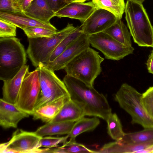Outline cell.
Returning a JSON list of instances; mask_svg holds the SVG:
<instances>
[{
	"instance_id": "obj_1",
	"label": "cell",
	"mask_w": 153,
	"mask_h": 153,
	"mask_svg": "<svg viewBox=\"0 0 153 153\" xmlns=\"http://www.w3.org/2000/svg\"><path fill=\"white\" fill-rule=\"evenodd\" d=\"M72 100L81 105L86 116H94L106 121L111 113L107 98L94 87L89 86L81 80L66 75L63 79Z\"/></svg>"
},
{
	"instance_id": "obj_2",
	"label": "cell",
	"mask_w": 153,
	"mask_h": 153,
	"mask_svg": "<svg viewBox=\"0 0 153 153\" xmlns=\"http://www.w3.org/2000/svg\"><path fill=\"white\" fill-rule=\"evenodd\" d=\"M125 19L134 41L139 46L153 47V27L142 4L127 0Z\"/></svg>"
},
{
	"instance_id": "obj_3",
	"label": "cell",
	"mask_w": 153,
	"mask_h": 153,
	"mask_svg": "<svg viewBox=\"0 0 153 153\" xmlns=\"http://www.w3.org/2000/svg\"><path fill=\"white\" fill-rule=\"evenodd\" d=\"M104 58L90 47L74 58L65 67L66 75L94 87V81L102 72L101 64Z\"/></svg>"
},
{
	"instance_id": "obj_4",
	"label": "cell",
	"mask_w": 153,
	"mask_h": 153,
	"mask_svg": "<svg viewBox=\"0 0 153 153\" xmlns=\"http://www.w3.org/2000/svg\"><path fill=\"white\" fill-rule=\"evenodd\" d=\"M27 52L20 40L15 37L0 38V79L12 78L27 62Z\"/></svg>"
},
{
	"instance_id": "obj_5",
	"label": "cell",
	"mask_w": 153,
	"mask_h": 153,
	"mask_svg": "<svg viewBox=\"0 0 153 153\" xmlns=\"http://www.w3.org/2000/svg\"><path fill=\"white\" fill-rule=\"evenodd\" d=\"M142 94L126 83L123 84L114 95L120 107L131 116L133 124L144 128L153 127V120L147 115L141 102Z\"/></svg>"
},
{
	"instance_id": "obj_6",
	"label": "cell",
	"mask_w": 153,
	"mask_h": 153,
	"mask_svg": "<svg viewBox=\"0 0 153 153\" xmlns=\"http://www.w3.org/2000/svg\"><path fill=\"white\" fill-rule=\"evenodd\" d=\"M76 28L73 24L68 23L65 27L52 36L28 38L29 44L26 52L33 65L36 68L40 63H47L55 48Z\"/></svg>"
},
{
	"instance_id": "obj_7",
	"label": "cell",
	"mask_w": 153,
	"mask_h": 153,
	"mask_svg": "<svg viewBox=\"0 0 153 153\" xmlns=\"http://www.w3.org/2000/svg\"><path fill=\"white\" fill-rule=\"evenodd\" d=\"M36 69L38 73L41 91L34 111L62 97H70L64 82L54 71L46 67L42 63H40Z\"/></svg>"
},
{
	"instance_id": "obj_8",
	"label": "cell",
	"mask_w": 153,
	"mask_h": 153,
	"mask_svg": "<svg viewBox=\"0 0 153 153\" xmlns=\"http://www.w3.org/2000/svg\"><path fill=\"white\" fill-rule=\"evenodd\" d=\"M42 137L35 132L18 129L8 142L0 145V152L3 153H44L39 143Z\"/></svg>"
},
{
	"instance_id": "obj_9",
	"label": "cell",
	"mask_w": 153,
	"mask_h": 153,
	"mask_svg": "<svg viewBox=\"0 0 153 153\" xmlns=\"http://www.w3.org/2000/svg\"><path fill=\"white\" fill-rule=\"evenodd\" d=\"M41 91L38 71H27L23 80L15 105L32 115Z\"/></svg>"
},
{
	"instance_id": "obj_10",
	"label": "cell",
	"mask_w": 153,
	"mask_h": 153,
	"mask_svg": "<svg viewBox=\"0 0 153 153\" xmlns=\"http://www.w3.org/2000/svg\"><path fill=\"white\" fill-rule=\"evenodd\" d=\"M88 40L90 45L108 59L119 60L132 54L134 50L132 46H125L103 32L89 36Z\"/></svg>"
},
{
	"instance_id": "obj_11",
	"label": "cell",
	"mask_w": 153,
	"mask_h": 153,
	"mask_svg": "<svg viewBox=\"0 0 153 153\" xmlns=\"http://www.w3.org/2000/svg\"><path fill=\"white\" fill-rule=\"evenodd\" d=\"M90 45L88 36L82 33L54 61L43 64L46 67L54 71L64 69L77 55L90 47Z\"/></svg>"
},
{
	"instance_id": "obj_12",
	"label": "cell",
	"mask_w": 153,
	"mask_h": 153,
	"mask_svg": "<svg viewBox=\"0 0 153 153\" xmlns=\"http://www.w3.org/2000/svg\"><path fill=\"white\" fill-rule=\"evenodd\" d=\"M118 19L105 10L97 8L81 25L83 33L88 36L103 32Z\"/></svg>"
},
{
	"instance_id": "obj_13",
	"label": "cell",
	"mask_w": 153,
	"mask_h": 153,
	"mask_svg": "<svg viewBox=\"0 0 153 153\" xmlns=\"http://www.w3.org/2000/svg\"><path fill=\"white\" fill-rule=\"evenodd\" d=\"M97 8L93 1L71 2L55 13L59 18L67 17L79 20L82 23Z\"/></svg>"
},
{
	"instance_id": "obj_14",
	"label": "cell",
	"mask_w": 153,
	"mask_h": 153,
	"mask_svg": "<svg viewBox=\"0 0 153 153\" xmlns=\"http://www.w3.org/2000/svg\"><path fill=\"white\" fill-rule=\"evenodd\" d=\"M30 115L15 105L0 100V125L4 129L16 128L19 122Z\"/></svg>"
},
{
	"instance_id": "obj_15",
	"label": "cell",
	"mask_w": 153,
	"mask_h": 153,
	"mask_svg": "<svg viewBox=\"0 0 153 153\" xmlns=\"http://www.w3.org/2000/svg\"><path fill=\"white\" fill-rule=\"evenodd\" d=\"M0 18L6 20L22 30L27 27H40L57 31L50 22H45L29 16L23 12L0 11Z\"/></svg>"
},
{
	"instance_id": "obj_16",
	"label": "cell",
	"mask_w": 153,
	"mask_h": 153,
	"mask_svg": "<svg viewBox=\"0 0 153 153\" xmlns=\"http://www.w3.org/2000/svg\"><path fill=\"white\" fill-rule=\"evenodd\" d=\"M29 69V65L26 64L12 78L3 81L1 99L3 100L15 105L23 80Z\"/></svg>"
},
{
	"instance_id": "obj_17",
	"label": "cell",
	"mask_w": 153,
	"mask_h": 153,
	"mask_svg": "<svg viewBox=\"0 0 153 153\" xmlns=\"http://www.w3.org/2000/svg\"><path fill=\"white\" fill-rule=\"evenodd\" d=\"M70 96L62 97L55 101L45 105L36 110L32 115L34 120H40L46 123L53 120L59 112Z\"/></svg>"
},
{
	"instance_id": "obj_18",
	"label": "cell",
	"mask_w": 153,
	"mask_h": 153,
	"mask_svg": "<svg viewBox=\"0 0 153 153\" xmlns=\"http://www.w3.org/2000/svg\"><path fill=\"white\" fill-rule=\"evenodd\" d=\"M86 116L82 106L70 99L66 102L57 116L51 122H76Z\"/></svg>"
},
{
	"instance_id": "obj_19",
	"label": "cell",
	"mask_w": 153,
	"mask_h": 153,
	"mask_svg": "<svg viewBox=\"0 0 153 153\" xmlns=\"http://www.w3.org/2000/svg\"><path fill=\"white\" fill-rule=\"evenodd\" d=\"M27 15L42 21L48 22L55 16L46 0H33L24 12Z\"/></svg>"
},
{
	"instance_id": "obj_20",
	"label": "cell",
	"mask_w": 153,
	"mask_h": 153,
	"mask_svg": "<svg viewBox=\"0 0 153 153\" xmlns=\"http://www.w3.org/2000/svg\"><path fill=\"white\" fill-rule=\"evenodd\" d=\"M153 146L149 144H130L120 143L117 141L105 144L95 153H141L143 150Z\"/></svg>"
},
{
	"instance_id": "obj_21",
	"label": "cell",
	"mask_w": 153,
	"mask_h": 153,
	"mask_svg": "<svg viewBox=\"0 0 153 153\" xmlns=\"http://www.w3.org/2000/svg\"><path fill=\"white\" fill-rule=\"evenodd\" d=\"M75 122L62 121L51 122L38 128L35 132L39 136L68 134Z\"/></svg>"
},
{
	"instance_id": "obj_22",
	"label": "cell",
	"mask_w": 153,
	"mask_h": 153,
	"mask_svg": "<svg viewBox=\"0 0 153 153\" xmlns=\"http://www.w3.org/2000/svg\"><path fill=\"white\" fill-rule=\"evenodd\" d=\"M103 32L125 46H132L131 35L121 19H117L113 24Z\"/></svg>"
},
{
	"instance_id": "obj_23",
	"label": "cell",
	"mask_w": 153,
	"mask_h": 153,
	"mask_svg": "<svg viewBox=\"0 0 153 153\" xmlns=\"http://www.w3.org/2000/svg\"><path fill=\"white\" fill-rule=\"evenodd\" d=\"M100 120L97 117L91 118L84 117L75 122L70 132L68 135L69 140L76 141L77 136L84 132L93 131L99 125Z\"/></svg>"
},
{
	"instance_id": "obj_24",
	"label": "cell",
	"mask_w": 153,
	"mask_h": 153,
	"mask_svg": "<svg viewBox=\"0 0 153 153\" xmlns=\"http://www.w3.org/2000/svg\"><path fill=\"white\" fill-rule=\"evenodd\" d=\"M117 141L123 143L153 145V127L144 128L138 132L125 133L122 138Z\"/></svg>"
},
{
	"instance_id": "obj_25",
	"label": "cell",
	"mask_w": 153,
	"mask_h": 153,
	"mask_svg": "<svg viewBox=\"0 0 153 153\" xmlns=\"http://www.w3.org/2000/svg\"><path fill=\"white\" fill-rule=\"evenodd\" d=\"M97 8L107 10L121 19L125 12L124 0H92Z\"/></svg>"
},
{
	"instance_id": "obj_26",
	"label": "cell",
	"mask_w": 153,
	"mask_h": 153,
	"mask_svg": "<svg viewBox=\"0 0 153 153\" xmlns=\"http://www.w3.org/2000/svg\"><path fill=\"white\" fill-rule=\"evenodd\" d=\"M46 153H95V151L90 150L84 145L76 141H67L61 146L56 148H47Z\"/></svg>"
},
{
	"instance_id": "obj_27",
	"label": "cell",
	"mask_w": 153,
	"mask_h": 153,
	"mask_svg": "<svg viewBox=\"0 0 153 153\" xmlns=\"http://www.w3.org/2000/svg\"><path fill=\"white\" fill-rule=\"evenodd\" d=\"M106 121L107 123V132L108 135L116 141H120L124 135L122 126L117 114L112 113Z\"/></svg>"
},
{
	"instance_id": "obj_28",
	"label": "cell",
	"mask_w": 153,
	"mask_h": 153,
	"mask_svg": "<svg viewBox=\"0 0 153 153\" xmlns=\"http://www.w3.org/2000/svg\"><path fill=\"white\" fill-rule=\"evenodd\" d=\"M23 30L28 38H37L50 37L57 31L47 28L38 27H27Z\"/></svg>"
},
{
	"instance_id": "obj_29",
	"label": "cell",
	"mask_w": 153,
	"mask_h": 153,
	"mask_svg": "<svg viewBox=\"0 0 153 153\" xmlns=\"http://www.w3.org/2000/svg\"><path fill=\"white\" fill-rule=\"evenodd\" d=\"M141 102L147 114L153 120V86L142 94Z\"/></svg>"
},
{
	"instance_id": "obj_30",
	"label": "cell",
	"mask_w": 153,
	"mask_h": 153,
	"mask_svg": "<svg viewBox=\"0 0 153 153\" xmlns=\"http://www.w3.org/2000/svg\"><path fill=\"white\" fill-rule=\"evenodd\" d=\"M68 138L69 137L68 134L65 136L62 137H42L40 141V147H45L47 148L56 147L59 146V144H63L66 142Z\"/></svg>"
},
{
	"instance_id": "obj_31",
	"label": "cell",
	"mask_w": 153,
	"mask_h": 153,
	"mask_svg": "<svg viewBox=\"0 0 153 153\" xmlns=\"http://www.w3.org/2000/svg\"><path fill=\"white\" fill-rule=\"evenodd\" d=\"M16 27L14 25L0 18V37H15Z\"/></svg>"
},
{
	"instance_id": "obj_32",
	"label": "cell",
	"mask_w": 153,
	"mask_h": 153,
	"mask_svg": "<svg viewBox=\"0 0 153 153\" xmlns=\"http://www.w3.org/2000/svg\"><path fill=\"white\" fill-rule=\"evenodd\" d=\"M72 43L69 39L64 38L52 52L48 58V62L46 64L54 61Z\"/></svg>"
},
{
	"instance_id": "obj_33",
	"label": "cell",
	"mask_w": 153,
	"mask_h": 153,
	"mask_svg": "<svg viewBox=\"0 0 153 153\" xmlns=\"http://www.w3.org/2000/svg\"><path fill=\"white\" fill-rule=\"evenodd\" d=\"M52 10L55 13L72 2L71 0H46Z\"/></svg>"
},
{
	"instance_id": "obj_34",
	"label": "cell",
	"mask_w": 153,
	"mask_h": 153,
	"mask_svg": "<svg viewBox=\"0 0 153 153\" xmlns=\"http://www.w3.org/2000/svg\"><path fill=\"white\" fill-rule=\"evenodd\" d=\"M0 11L22 12L15 6L12 0H0Z\"/></svg>"
},
{
	"instance_id": "obj_35",
	"label": "cell",
	"mask_w": 153,
	"mask_h": 153,
	"mask_svg": "<svg viewBox=\"0 0 153 153\" xmlns=\"http://www.w3.org/2000/svg\"><path fill=\"white\" fill-rule=\"evenodd\" d=\"M33 0H19L18 5L19 9L24 13L30 6Z\"/></svg>"
},
{
	"instance_id": "obj_36",
	"label": "cell",
	"mask_w": 153,
	"mask_h": 153,
	"mask_svg": "<svg viewBox=\"0 0 153 153\" xmlns=\"http://www.w3.org/2000/svg\"><path fill=\"white\" fill-rule=\"evenodd\" d=\"M146 65L149 72L153 74V49L149 56Z\"/></svg>"
},
{
	"instance_id": "obj_37",
	"label": "cell",
	"mask_w": 153,
	"mask_h": 153,
	"mask_svg": "<svg viewBox=\"0 0 153 153\" xmlns=\"http://www.w3.org/2000/svg\"><path fill=\"white\" fill-rule=\"evenodd\" d=\"M15 6L19 9L18 7V3L19 0H12Z\"/></svg>"
},
{
	"instance_id": "obj_38",
	"label": "cell",
	"mask_w": 153,
	"mask_h": 153,
	"mask_svg": "<svg viewBox=\"0 0 153 153\" xmlns=\"http://www.w3.org/2000/svg\"><path fill=\"white\" fill-rule=\"evenodd\" d=\"M89 0H71L72 2H84L86 1Z\"/></svg>"
},
{
	"instance_id": "obj_39",
	"label": "cell",
	"mask_w": 153,
	"mask_h": 153,
	"mask_svg": "<svg viewBox=\"0 0 153 153\" xmlns=\"http://www.w3.org/2000/svg\"><path fill=\"white\" fill-rule=\"evenodd\" d=\"M134 2L140 4H142L144 0H129Z\"/></svg>"
}]
</instances>
